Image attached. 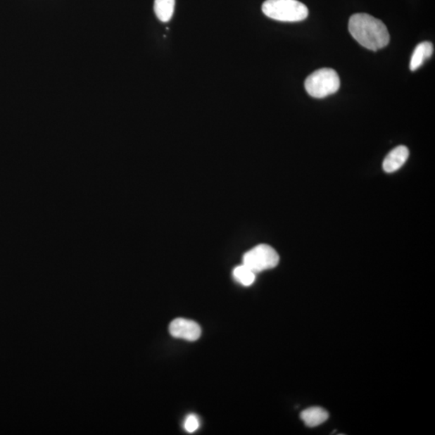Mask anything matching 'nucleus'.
<instances>
[{
    "label": "nucleus",
    "mask_w": 435,
    "mask_h": 435,
    "mask_svg": "<svg viewBox=\"0 0 435 435\" xmlns=\"http://www.w3.org/2000/svg\"><path fill=\"white\" fill-rule=\"evenodd\" d=\"M233 277L244 286H252L256 280V273L244 265H239L234 270Z\"/></svg>",
    "instance_id": "obj_10"
},
{
    "label": "nucleus",
    "mask_w": 435,
    "mask_h": 435,
    "mask_svg": "<svg viewBox=\"0 0 435 435\" xmlns=\"http://www.w3.org/2000/svg\"><path fill=\"white\" fill-rule=\"evenodd\" d=\"M434 53V46L431 42H424L417 44L414 53L412 54L410 68L411 71H415L431 58Z\"/></svg>",
    "instance_id": "obj_7"
},
{
    "label": "nucleus",
    "mask_w": 435,
    "mask_h": 435,
    "mask_svg": "<svg viewBox=\"0 0 435 435\" xmlns=\"http://www.w3.org/2000/svg\"><path fill=\"white\" fill-rule=\"evenodd\" d=\"M410 151L404 145L396 147L384 158L383 169L386 172H393L398 170L408 160Z\"/></svg>",
    "instance_id": "obj_6"
},
{
    "label": "nucleus",
    "mask_w": 435,
    "mask_h": 435,
    "mask_svg": "<svg viewBox=\"0 0 435 435\" xmlns=\"http://www.w3.org/2000/svg\"><path fill=\"white\" fill-rule=\"evenodd\" d=\"M279 260L280 258L275 248L270 245L260 244L244 255L243 265H246L256 275L277 267Z\"/></svg>",
    "instance_id": "obj_4"
},
{
    "label": "nucleus",
    "mask_w": 435,
    "mask_h": 435,
    "mask_svg": "<svg viewBox=\"0 0 435 435\" xmlns=\"http://www.w3.org/2000/svg\"><path fill=\"white\" fill-rule=\"evenodd\" d=\"M340 87L339 77L336 70L322 68L316 70L305 80V91L310 96L322 99L338 92Z\"/></svg>",
    "instance_id": "obj_3"
},
{
    "label": "nucleus",
    "mask_w": 435,
    "mask_h": 435,
    "mask_svg": "<svg viewBox=\"0 0 435 435\" xmlns=\"http://www.w3.org/2000/svg\"><path fill=\"white\" fill-rule=\"evenodd\" d=\"M175 0H155L154 12L161 21L168 22L175 13Z\"/></svg>",
    "instance_id": "obj_9"
},
{
    "label": "nucleus",
    "mask_w": 435,
    "mask_h": 435,
    "mask_svg": "<svg viewBox=\"0 0 435 435\" xmlns=\"http://www.w3.org/2000/svg\"><path fill=\"white\" fill-rule=\"evenodd\" d=\"M348 30L355 40L362 46L377 51L388 46L390 37L387 27L373 16L358 13L351 16Z\"/></svg>",
    "instance_id": "obj_1"
},
{
    "label": "nucleus",
    "mask_w": 435,
    "mask_h": 435,
    "mask_svg": "<svg viewBox=\"0 0 435 435\" xmlns=\"http://www.w3.org/2000/svg\"><path fill=\"white\" fill-rule=\"evenodd\" d=\"M329 417L328 412L321 407H310L302 412L301 418L309 427H315L324 423Z\"/></svg>",
    "instance_id": "obj_8"
},
{
    "label": "nucleus",
    "mask_w": 435,
    "mask_h": 435,
    "mask_svg": "<svg viewBox=\"0 0 435 435\" xmlns=\"http://www.w3.org/2000/svg\"><path fill=\"white\" fill-rule=\"evenodd\" d=\"M184 427L189 433H194L199 428V420L196 415H189L187 417Z\"/></svg>",
    "instance_id": "obj_11"
},
{
    "label": "nucleus",
    "mask_w": 435,
    "mask_h": 435,
    "mask_svg": "<svg viewBox=\"0 0 435 435\" xmlns=\"http://www.w3.org/2000/svg\"><path fill=\"white\" fill-rule=\"evenodd\" d=\"M170 333L172 337L196 341L202 334L197 322L186 319H176L170 323Z\"/></svg>",
    "instance_id": "obj_5"
},
{
    "label": "nucleus",
    "mask_w": 435,
    "mask_h": 435,
    "mask_svg": "<svg viewBox=\"0 0 435 435\" xmlns=\"http://www.w3.org/2000/svg\"><path fill=\"white\" fill-rule=\"evenodd\" d=\"M264 14L272 20L298 22L308 18V7L298 0H266L262 5Z\"/></svg>",
    "instance_id": "obj_2"
}]
</instances>
